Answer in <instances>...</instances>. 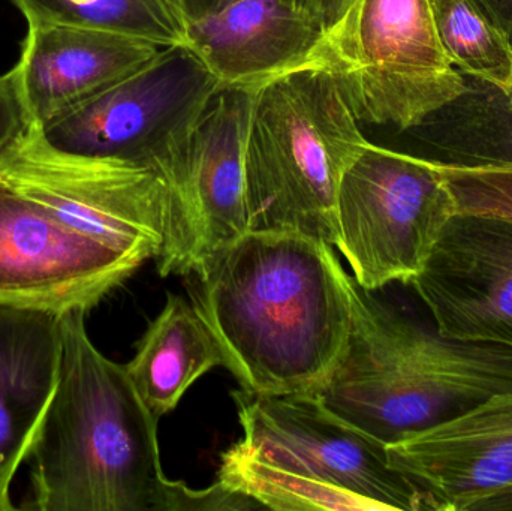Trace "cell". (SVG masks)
Returning a JSON list of instances; mask_svg holds the SVG:
<instances>
[{"label":"cell","mask_w":512,"mask_h":511,"mask_svg":"<svg viewBox=\"0 0 512 511\" xmlns=\"http://www.w3.org/2000/svg\"><path fill=\"white\" fill-rule=\"evenodd\" d=\"M197 276L194 303L242 390L291 395L327 380L348 341L354 281L333 246L248 231Z\"/></svg>","instance_id":"6da1fadb"},{"label":"cell","mask_w":512,"mask_h":511,"mask_svg":"<svg viewBox=\"0 0 512 511\" xmlns=\"http://www.w3.org/2000/svg\"><path fill=\"white\" fill-rule=\"evenodd\" d=\"M86 311L60 315L59 383L30 453L38 511L200 510L201 491L162 470L159 420L125 366L90 341Z\"/></svg>","instance_id":"7a4b0ae2"},{"label":"cell","mask_w":512,"mask_h":511,"mask_svg":"<svg viewBox=\"0 0 512 511\" xmlns=\"http://www.w3.org/2000/svg\"><path fill=\"white\" fill-rule=\"evenodd\" d=\"M351 305L345 348L313 393L385 446L512 392V348L445 338L355 279Z\"/></svg>","instance_id":"3957f363"},{"label":"cell","mask_w":512,"mask_h":511,"mask_svg":"<svg viewBox=\"0 0 512 511\" xmlns=\"http://www.w3.org/2000/svg\"><path fill=\"white\" fill-rule=\"evenodd\" d=\"M333 75L301 66L255 90L246 141L249 231L336 248L340 182L367 143Z\"/></svg>","instance_id":"277c9868"},{"label":"cell","mask_w":512,"mask_h":511,"mask_svg":"<svg viewBox=\"0 0 512 511\" xmlns=\"http://www.w3.org/2000/svg\"><path fill=\"white\" fill-rule=\"evenodd\" d=\"M303 66L333 75L360 123L420 128L468 90L429 0H349Z\"/></svg>","instance_id":"5b68a950"},{"label":"cell","mask_w":512,"mask_h":511,"mask_svg":"<svg viewBox=\"0 0 512 511\" xmlns=\"http://www.w3.org/2000/svg\"><path fill=\"white\" fill-rule=\"evenodd\" d=\"M255 90L218 89L152 153L150 167L170 186L161 276L200 275L249 231L246 141Z\"/></svg>","instance_id":"8992f818"},{"label":"cell","mask_w":512,"mask_h":511,"mask_svg":"<svg viewBox=\"0 0 512 511\" xmlns=\"http://www.w3.org/2000/svg\"><path fill=\"white\" fill-rule=\"evenodd\" d=\"M454 213L435 159L367 141L340 182L336 248L363 290L411 284Z\"/></svg>","instance_id":"52a82bcc"},{"label":"cell","mask_w":512,"mask_h":511,"mask_svg":"<svg viewBox=\"0 0 512 511\" xmlns=\"http://www.w3.org/2000/svg\"><path fill=\"white\" fill-rule=\"evenodd\" d=\"M0 176L78 233L143 261L161 255L170 186L150 165L63 155L29 125L0 155Z\"/></svg>","instance_id":"ba28073f"},{"label":"cell","mask_w":512,"mask_h":511,"mask_svg":"<svg viewBox=\"0 0 512 511\" xmlns=\"http://www.w3.org/2000/svg\"><path fill=\"white\" fill-rule=\"evenodd\" d=\"M245 447L259 459L339 486L381 510L424 511L414 486L388 464L387 446L331 413L313 392L233 393Z\"/></svg>","instance_id":"9c48e42d"},{"label":"cell","mask_w":512,"mask_h":511,"mask_svg":"<svg viewBox=\"0 0 512 511\" xmlns=\"http://www.w3.org/2000/svg\"><path fill=\"white\" fill-rule=\"evenodd\" d=\"M183 45L161 50L143 68L41 125L39 140L57 153L149 165L156 147L218 89Z\"/></svg>","instance_id":"30bf717a"},{"label":"cell","mask_w":512,"mask_h":511,"mask_svg":"<svg viewBox=\"0 0 512 511\" xmlns=\"http://www.w3.org/2000/svg\"><path fill=\"white\" fill-rule=\"evenodd\" d=\"M143 263L66 227L0 176V306L89 312Z\"/></svg>","instance_id":"8fae6325"},{"label":"cell","mask_w":512,"mask_h":511,"mask_svg":"<svg viewBox=\"0 0 512 511\" xmlns=\"http://www.w3.org/2000/svg\"><path fill=\"white\" fill-rule=\"evenodd\" d=\"M411 285L445 338L512 348V219L454 213Z\"/></svg>","instance_id":"7c38bea8"},{"label":"cell","mask_w":512,"mask_h":511,"mask_svg":"<svg viewBox=\"0 0 512 511\" xmlns=\"http://www.w3.org/2000/svg\"><path fill=\"white\" fill-rule=\"evenodd\" d=\"M424 511H477L512 486V392L387 446Z\"/></svg>","instance_id":"4fadbf2b"},{"label":"cell","mask_w":512,"mask_h":511,"mask_svg":"<svg viewBox=\"0 0 512 511\" xmlns=\"http://www.w3.org/2000/svg\"><path fill=\"white\" fill-rule=\"evenodd\" d=\"M322 33L295 0H230L186 21L183 47L219 86L256 90L301 68Z\"/></svg>","instance_id":"5bb4252c"},{"label":"cell","mask_w":512,"mask_h":511,"mask_svg":"<svg viewBox=\"0 0 512 511\" xmlns=\"http://www.w3.org/2000/svg\"><path fill=\"white\" fill-rule=\"evenodd\" d=\"M161 50L153 42L107 30L29 26L15 68L30 123L41 125L104 92Z\"/></svg>","instance_id":"9a60e30c"},{"label":"cell","mask_w":512,"mask_h":511,"mask_svg":"<svg viewBox=\"0 0 512 511\" xmlns=\"http://www.w3.org/2000/svg\"><path fill=\"white\" fill-rule=\"evenodd\" d=\"M59 318L0 306V511L15 509L12 482L32 453L59 383Z\"/></svg>","instance_id":"2e32d148"},{"label":"cell","mask_w":512,"mask_h":511,"mask_svg":"<svg viewBox=\"0 0 512 511\" xmlns=\"http://www.w3.org/2000/svg\"><path fill=\"white\" fill-rule=\"evenodd\" d=\"M219 366L227 368V356L198 306L168 294L164 309L125 368L138 395L159 420L179 405L195 381Z\"/></svg>","instance_id":"e0dca14e"},{"label":"cell","mask_w":512,"mask_h":511,"mask_svg":"<svg viewBox=\"0 0 512 511\" xmlns=\"http://www.w3.org/2000/svg\"><path fill=\"white\" fill-rule=\"evenodd\" d=\"M468 78V90L420 126L426 158L456 165H512V83L507 92Z\"/></svg>","instance_id":"ac0fdd59"},{"label":"cell","mask_w":512,"mask_h":511,"mask_svg":"<svg viewBox=\"0 0 512 511\" xmlns=\"http://www.w3.org/2000/svg\"><path fill=\"white\" fill-rule=\"evenodd\" d=\"M218 483L259 509L300 511H376L378 504L339 486L252 455L239 443L222 455Z\"/></svg>","instance_id":"d6986e66"},{"label":"cell","mask_w":512,"mask_h":511,"mask_svg":"<svg viewBox=\"0 0 512 511\" xmlns=\"http://www.w3.org/2000/svg\"><path fill=\"white\" fill-rule=\"evenodd\" d=\"M29 26L59 24L107 30L162 48L185 44L186 23L176 0H11Z\"/></svg>","instance_id":"ffe728a7"},{"label":"cell","mask_w":512,"mask_h":511,"mask_svg":"<svg viewBox=\"0 0 512 511\" xmlns=\"http://www.w3.org/2000/svg\"><path fill=\"white\" fill-rule=\"evenodd\" d=\"M439 38L466 77L507 92L512 83V41L480 0H429Z\"/></svg>","instance_id":"44dd1931"},{"label":"cell","mask_w":512,"mask_h":511,"mask_svg":"<svg viewBox=\"0 0 512 511\" xmlns=\"http://www.w3.org/2000/svg\"><path fill=\"white\" fill-rule=\"evenodd\" d=\"M436 161V159H435ZM438 162L456 212L512 219V165H456Z\"/></svg>","instance_id":"7402d4cb"},{"label":"cell","mask_w":512,"mask_h":511,"mask_svg":"<svg viewBox=\"0 0 512 511\" xmlns=\"http://www.w3.org/2000/svg\"><path fill=\"white\" fill-rule=\"evenodd\" d=\"M30 120L21 95L17 68L0 75V155L29 128Z\"/></svg>","instance_id":"603a6c76"},{"label":"cell","mask_w":512,"mask_h":511,"mask_svg":"<svg viewBox=\"0 0 512 511\" xmlns=\"http://www.w3.org/2000/svg\"><path fill=\"white\" fill-rule=\"evenodd\" d=\"M349 0H298L301 8L312 15L322 29H328L342 14Z\"/></svg>","instance_id":"cb8c5ba5"},{"label":"cell","mask_w":512,"mask_h":511,"mask_svg":"<svg viewBox=\"0 0 512 511\" xmlns=\"http://www.w3.org/2000/svg\"><path fill=\"white\" fill-rule=\"evenodd\" d=\"M230 0H176L177 8L182 12L183 20L191 21L195 18L209 14L213 9L219 8ZM298 3V0H295ZM300 5V3H298Z\"/></svg>","instance_id":"d4e9b609"},{"label":"cell","mask_w":512,"mask_h":511,"mask_svg":"<svg viewBox=\"0 0 512 511\" xmlns=\"http://www.w3.org/2000/svg\"><path fill=\"white\" fill-rule=\"evenodd\" d=\"M480 2L512 41V0H480Z\"/></svg>","instance_id":"484cf974"},{"label":"cell","mask_w":512,"mask_h":511,"mask_svg":"<svg viewBox=\"0 0 512 511\" xmlns=\"http://www.w3.org/2000/svg\"><path fill=\"white\" fill-rule=\"evenodd\" d=\"M477 511H512V486L484 501Z\"/></svg>","instance_id":"4316f807"}]
</instances>
